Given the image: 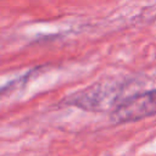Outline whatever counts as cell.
Returning <instances> with one entry per match:
<instances>
[{"label":"cell","mask_w":156,"mask_h":156,"mask_svg":"<svg viewBox=\"0 0 156 156\" xmlns=\"http://www.w3.org/2000/svg\"><path fill=\"white\" fill-rule=\"evenodd\" d=\"M119 90L121 88H118L117 83H98L72 95L68 99V104L91 111H101L108 107H112L113 111L117 106Z\"/></svg>","instance_id":"obj_1"},{"label":"cell","mask_w":156,"mask_h":156,"mask_svg":"<svg viewBox=\"0 0 156 156\" xmlns=\"http://www.w3.org/2000/svg\"><path fill=\"white\" fill-rule=\"evenodd\" d=\"M156 115V89L122 100L111 116L115 122H133Z\"/></svg>","instance_id":"obj_2"}]
</instances>
